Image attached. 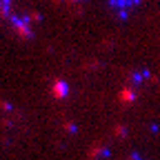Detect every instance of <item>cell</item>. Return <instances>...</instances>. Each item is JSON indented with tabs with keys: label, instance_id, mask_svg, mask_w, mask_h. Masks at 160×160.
I'll use <instances>...</instances> for the list:
<instances>
[{
	"label": "cell",
	"instance_id": "obj_1",
	"mask_svg": "<svg viewBox=\"0 0 160 160\" xmlns=\"http://www.w3.org/2000/svg\"><path fill=\"white\" fill-rule=\"evenodd\" d=\"M109 5H111V9H116L118 13H129L131 9H136L138 7V0H109Z\"/></svg>",
	"mask_w": 160,
	"mask_h": 160
},
{
	"label": "cell",
	"instance_id": "obj_2",
	"mask_svg": "<svg viewBox=\"0 0 160 160\" xmlns=\"http://www.w3.org/2000/svg\"><path fill=\"white\" fill-rule=\"evenodd\" d=\"M129 160H145V158H142V156H131Z\"/></svg>",
	"mask_w": 160,
	"mask_h": 160
}]
</instances>
